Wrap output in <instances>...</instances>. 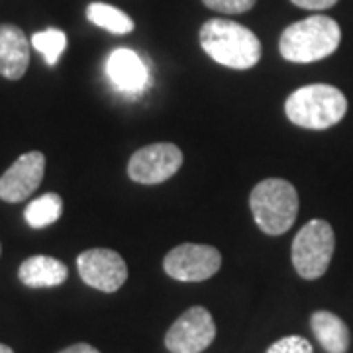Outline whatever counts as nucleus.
<instances>
[{
  "instance_id": "nucleus-11",
  "label": "nucleus",
  "mask_w": 353,
  "mask_h": 353,
  "mask_svg": "<svg viewBox=\"0 0 353 353\" xmlns=\"http://www.w3.org/2000/svg\"><path fill=\"white\" fill-rule=\"evenodd\" d=\"M30 65V41L14 24H0V75L18 81L26 75Z\"/></svg>"
},
{
  "instance_id": "nucleus-17",
  "label": "nucleus",
  "mask_w": 353,
  "mask_h": 353,
  "mask_svg": "<svg viewBox=\"0 0 353 353\" xmlns=\"http://www.w3.org/2000/svg\"><path fill=\"white\" fill-rule=\"evenodd\" d=\"M32 46L43 55L46 63L50 67H55L57 61L61 59L65 48H67V36H65L63 30L48 28V30L32 36Z\"/></svg>"
},
{
  "instance_id": "nucleus-21",
  "label": "nucleus",
  "mask_w": 353,
  "mask_h": 353,
  "mask_svg": "<svg viewBox=\"0 0 353 353\" xmlns=\"http://www.w3.org/2000/svg\"><path fill=\"white\" fill-rule=\"evenodd\" d=\"M59 353H101L97 347H92V345H88V343H75V345H69V347H65Z\"/></svg>"
},
{
  "instance_id": "nucleus-1",
  "label": "nucleus",
  "mask_w": 353,
  "mask_h": 353,
  "mask_svg": "<svg viewBox=\"0 0 353 353\" xmlns=\"http://www.w3.org/2000/svg\"><path fill=\"white\" fill-rule=\"evenodd\" d=\"M202 50L214 59L216 63L230 69H252L261 59V41L250 28L234 20L212 18L201 28Z\"/></svg>"
},
{
  "instance_id": "nucleus-23",
  "label": "nucleus",
  "mask_w": 353,
  "mask_h": 353,
  "mask_svg": "<svg viewBox=\"0 0 353 353\" xmlns=\"http://www.w3.org/2000/svg\"><path fill=\"white\" fill-rule=\"evenodd\" d=\"M0 252H2V248H0Z\"/></svg>"
},
{
  "instance_id": "nucleus-16",
  "label": "nucleus",
  "mask_w": 353,
  "mask_h": 353,
  "mask_svg": "<svg viewBox=\"0 0 353 353\" xmlns=\"http://www.w3.org/2000/svg\"><path fill=\"white\" fill-rule=\"evenodd\" d=\"M61 212H63L61 196L55 192H48L26 206L24 218L32 228H48L61 218Z\"/></svg>"
},
{
  "instance_id": "nucleus-22",
  "label": "nucleus",
  "mask_w": 353,
  "mask_h": 353,
  "mask_svg": "<svg viewBox=\"0 0 353 353\" xmlns=\"http://www.w3.org/2000/svg\"><path fill=\"white\" fill-rule=\"evenodd\" d=\"M0 353H14V350L8 347V345H4V343H0Z\"/></svg>"
},
{
  "instance_id": "nucleus-18",
  "label": "nucleus",
  "mask_w": 353,
  "mask_h": 353,
  "mask_svg": "<svg viewBox=\"0 0 353 353\" xmlns=\"http://www.w3.org/2000/svg\"><path fill=\"white\" fill-rule=\"evenodd\" d=\"M265 353H314L312 343L303 336H287L277 340Z\"/></svg>"
},
{
  "instance_id": "nucleus-10",
  "label": "nucleus",
  "mask_w": 353,
  "mask_h": 353,
  "mask_svg": "<svg viewBox=\"0 0 353 353\" xmlns=\"http://www.w3.org/2000/svg\"><path fill=\"white\" fill-rule=\"evenodd\" d=\"M46 155L30 152L20 155L4 175L0 176V199L4 202H22L32 196L43 181Z\"/></svg>"
},
{
  "instance_id": "nucleus-12",
  "label": "nucleus",
  "mask_w": 353,
  "mask_h": 353,
  "mask_svg": "<svg viewBox=\"0 0 353 353\" xmlns=\"http://www.w3.org/2000/svg\"><path fill=\"white\" fill-rule=\"evenodd\" d=\"M106 75L112 85L124 92H139L148 85V67L136 51L116 50L106 61Z\"/></svg>"
},
{
  "instance_id": "nucleus-8",
  "label": "nucleus",
  "mask_w": 353,
  "mask_h": 353,
  "mask_svg": "<svg viewBox=\"0 0 353 353\" xmlns=\"http://www.w3.org/2000/svg\"><path fill=\"white\" fill-rule=\"evenodd\" d=\"M183 165V152L175 143H152L130 157L128 175L139 185H159L175 175Z\"/></svg>"
},
{
  "instance_id": "nucleus-15",
  "label": "nucleus",
  "mask_w": 353,
  "mask_h": 353,
  "mask_svg": "<svg viewBox=\"0 0 353 353\" xmlns=\"http://www.w3.org/2000/svg\"><path fill=\"white\" fill-rule=\"evenodd\" d=\"M87 18L94 26L116 36H126L130 32H134V26H136L126 12L104 2H92L87 8Z\"/></svg>"
},
{
  "instance_id": "nucleus-9",
  "label": "nucleus",
  "mask_w": 353,
  "mask_h": 353,
  "mask_svg": "<svg viewBox=\"0 0 353 353\" xmlns=\"http://www.w3.org/2000/svg\"><path fill=\"white\" fill-rule=\"evenodd\" d=\"M77 269L88 287L102 292H116L128 279V265L122 255L106 248L81 253L77 257Z\"/></svg>"
},
{
  "instance_id": "nucleus-14",
  "label": "nucleus",
  "mask_w": 353,
  "mask_h": 353,
  "mask_svg": "<svg viewBox=\"0 0 353 353\" xmlns=\"http://www.w3.org/2000/svg\"><path fill=\"white\" fill-rule=\"evenodd\" d=\"M310 328L314 332L316 340L328 353H345L350 350V328L340 316L328 310H318L310 318Z\"/></svg>"
},
{
  "instance_id": "nucleus-19",
  "label": "nucleus",
  "mask_w": 353,
  "mask_h": 353,
  "mask_svg": "<svg viewBox=\"0 0 353 353\" xmlns=\"http://www.w3.org/2000/svg\"><path fill=\"white\" fill-rule=\"evenodd\" d=\"M206 8L222 14H243L252 10L257 0H202Z\"/></svg>"
},
{
  "instance_id": "nucleus-5",
  "label": "nucleus",
  "mask_w": 353,
  "mask_h": 353,
  "mask_svg": "<svg viewBox=\"0 0 353 353\" xmlns=\"http://www.w3.org/2000/svg\"><path fill=\"white\" fill-rule=\"evenodd\" d=\"M336 250V236L326 220H310L292 241V265L306 281L320 279L328 271Z\"/></svg>"
},
{
  "instance_id": "nucleus-13",
  "label": "nucleus",
  "mask_w": 353,
  "mask_h": 353,
  "mask_svg": "<svg viewBox=\"0 0 353 353\" xmlns=\"http://www.w3.org/2000/svg\"><path fill=\"white\" fill-rule=\"evenodd\" d=\"M18 277L30 289H51L63 285L69 277V269L63 261L50 255L28 257L18 269Z\"/></svg>"
},
{
  "instance_id": "nucleus-2",
  "label": "nucleus",
  "mask_w": 353,
  "mask_h": 353,
  "mask_svg": "<svg viewBox=\"0 0 353 353\" xmlns=\"http://www.w3.org/2000/svg\"><path fill=\"white\" fill-rule=\"evenodd\" d=\"M340 24L322 14L294 22L279 38L281 55L292 63H314L330 57L340 48Z\"/></svg>"
},
{
  "instance_id": "nucleus-20",
  "label": "nucleus",
  "mask_w": 353,
  "mask_h": 353,
  "mask_svg": "<svg viewBox=\"0 0 353 353\" xmlns=\"http://www.w3.org/2000/svg\"><path fill=\"white\" fill-rule=\"evenodd\" d=\"M290 2L304 10H326L332 8L338 0H290Z\"/></svg>"
},
{
  "instance_id": "nucleus-6",
  "label": "nucleus",
  "mask_w": 353,
  "mask_h": 353,
  "mask_svg": "<svg viewBox=\"0 0 353 353\" xmlns=\"http://www.w3.org/2000/svg\"><path fill=\"white\" fill-rule=\"evenodd\" d=\"M222 267V255L212 245L204 243H181L165 255V273L183 283H201L218 273Z\"/></svg>"
},
{
  "instance_id": "nucleus-7",
  "label": "nucleus",
  "mask_w": 353,
  "mask_h": 353,
  "mask_svg": "<svg viewBox=\"0 0 353 353\" xmlns=\"http://www.w3.org/2000/svg\"><path fill=\"white\" fill-rule=\"evenodd\" d=\"M216 338L212 314L204 306H192L176 318L165 334V347L171 353H202Z\"/></svg>"
},
{
  "instance_id": "nucleus-3",
  "label": "nucleus",
  "mask_w": 353,
  "mask_h": 353,
  "mask_svg": "<svg viewBox=\"0 0 353 353\" xmlns=\"http://www.w3.org/2000/svg\"><path fill=\"white\" fill-rule=\"evenodd\" d=\"M285 114L294 126L328 130L340 124L347 114V99L332 85H306L287 99Z\"/></svg>"
},
{
  "instance_id": "nucleus-4",
  "label": "nucleus",
  "mask_w": 353,
  "mask_h": 353,
  "mask_svg": "<svg viewBox=\"0 0 353 353\" xmlns=\"http://www.w3.org/2000/svg\"><path fill=\"white\" fill-rule=\"evenodd\" d=\"M250 208L261 232L267 236H281L289 232L296 220L299 194L285 179H265L253 187Z\"/></svg>"
}]
</instances>
